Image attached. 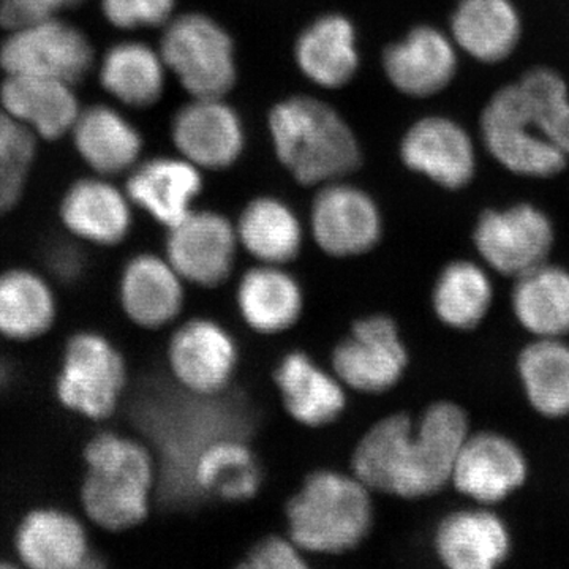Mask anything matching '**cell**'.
Listing matches in <instances>:
<instances>
[{"mask_svg":"<svg viewBox=\"0 0 569 569\" xmlns=\"http://www.w3.org/2000/svg\"><path fill=\"white\" fill-rule=\"evenodd\" d=\"M167 260L183 282L219 287L230 279L238 253V233L220 213L190 211L168 228Z\"/></svg>","mask_w":569,"mask_h":569,"instance_id":"11","label":"cell"},{"mask_svg":"<svg viewBox=\"0 0 569 569\" xmlns=\"http://www.w3.org/2000/svg\"><path fill=\"white\" fill-rule=\"evenodd\" d=\"M86 0H0V26L7 31L50 18L62 10L81 6Z\"/></svg>","mask_w":569,"mask_h":569,"instance_id":"39","label":"cell"},{"mask_svg":"<svg viewBox=\"0 0 569 569\" xmlns=\"http://www.w3.org/2000/svg\"><path fill=\"white\" fill-rule=\"evenodd\" d=\"M36 152L37 138L0 110V217L20 203Z\"/></svg>","mask_w":569,"mask_h":569,"instance_id":"37","label":"cell"},{"mask_svg":"<svg viewBox=\"0 0 569 569\" xmlns=\"http://www.w3.org/2000/svg\"><path fill=\"white\" fill-rule=\"evenodd\" d=\"M236 301L247 326L263 336L293 328L305 309L301 284L282 266L249 269L239 282Z\"/></svg>","mask_w":569,"mask_h":569,"instance_id":"26","label":"cell"},{"mask_svg":"<svg viewBox=\"0 0 569 569\" xmlns=\"http://www.w3.org/2000/svg\"><path fill=\"white\" fill-rule=\"evenodd\" d=\"M313 239L336 258L358 257L378 244L381 216L369 194L347 183L329 182L310 212Z\"/></svg>","mask_w":569,"mask_h":569,"instance_id":"14","label":"cell"},{"mask_svg":"<svg viewBox=\"0 0 569 569\" xmlns=\"http://www.w3.org/2000/svg\"><path fill=\"white\" fill-rule=\"evenodd\" d=\"M274 381L284 410L299 425H331L347 407L342 381L317 365L309 355L291 351L277 366Z\"/></svg>","mask_w":569,"mask_h":569,"instance_id":"23","label":"cell"},{"mask_svg":"<svg viewBox=\"0 0 569 569\" xmlns=\"http://www.w3.org/2000/svg\"><path fill=\"white\" fill-rule=\"evenodd\" d=\"M238 347L230 332L206 318H193L173 332L168 366L190 395L213 397L224 391L238 366Z\"/></svg>","mask_w":569,"mask_h":569,"instance_id":"12","label":"cell"},{"mask_svg":"<svg viewBox=\"0 0 569 569\" xmlns=\"http://www.w3.org/2000/svg\"><path fill=\"white\" fill-rule=\"evenodd\" d=\"M433 548L445 567L493 569L511 556V531L488 508L459 509L438 523Z\"/></svg>","mask_w":569,"mask_h":569,"instance_id":"17","label":"cell"},{"mask_svg":"<svg viewBox=\"0 0 569 569\" xmlns=\"http://www.w3.org/2000/svg\"><path fill=\"white\" fill-rule=\"evenodd\" d=\"M22 563L36 569H77L93 567L91 546L84 526L58 508L33 509L14 537Z\"/></svg>","mask_w":569,"mask_h":569,"instance_id":"22","label":"cell"},{"mask_svg":"<svg viewBox=\"0 0 569 569\" xmlns=\"http://www.w3.org/2000/svg\"><path fill=\"white\" fill-rule=\"evenodd\" d=\"M61 220L77 241L118 246L132 230V201L104 176H92L67 190Z\"/></svg>","mask_w":569,"mask_h":569,"instance_id":"19","label":"cell"},{"mask_svg":"<svg viewBox=\"0 0 569 569\" xmlns=\"http://www.w3.org/2000/svg\"><path fill=\"white\" fill-rule=\"evenodd\" d=\"M190 481L203 493L227 501L252 498L261 485V470L253 452L241 440L213 438L193 460Z\"/></svg>","mask_w":569,"mask_h":569,"instance_id":"33","label":"cell"},{"mask_svg":"<svg viewBox=\"0 0 569 569\" xmlns=\"http://www.w3.org/2000/svg\"><path fill=\"white\" fill-rule=\"evenodd\" d=\"M126 385V359L107 337L84 331L67 342L56 380V396L67 410L103 421L114 413Z\"/></svg>","mask_w":569,"mask_h":569,"instance_id":"6","label":"cell"},{"mask_svg":"<svg viewBox=\"0 0 569 569\" xmlns=\"http://www.w3.org/2000/svg\"><path fill=\"white\" fill-rule=\"evenodd\" d=\"M516 88L531 126L569 157V97L563 78L549 69H535Z\"/></svg>","mask_w":569,"mask_h":569,"instance_id":"36","label":"cell"},{"mask_svg":"<svg viewBox=\"0 0 569 569\" xmlns=\"http://www.w3.org/2000/svg\"><path fill=\"white\" fill-rule=\"evenodd\" d=\"M236 233L247 252L261 264L283 266L301 252V222L276 198H257L247 206Z\"/></svg>","mask_w":569,"mask_h":569,"instance_id":"34","label":"cell"},{"mask_svg":"<svg viewBox=\"0 0 569 569\" xmlns=\"http://www.w3.org/2000/svg\"><path fill=\"white\" fill-rule=\"evenodd\" d=\"M493 295L492 280L482 266L468 260L452 261L433 284V312L448 328L471 331L488 317Z\"/></svg>","mask_w":569,"mask_h":569,"instance_id":"35","label":"cell"},{"mask_svg":"<svg viewBox=\"0 0 569 569\" xmlns=\"http://www.w3.org/2000/svg\"><path fill=\"white\" fill-rule=\"evenodd\" d=\"M332 372L343 387L362 395H381L402 380L407 348L396 321L370 316L356 321L350 335L332 351Z\"/></svg>","mask_w":569,"mask_h":569,"instance_id":"9","label":"cell"},{"mask_svg":"<svg viewBox=\"0 0 569 569\" xmlns=\"http://www.w3.org/2000/svg\"><path fill=\"white\" fill-rule=\"evenodd\" d=\"M58 302L48 280L31 269L0 274V332L18 342L39 339L50 331Z\"/></svg>","mask_w":569,"mask_h":569,"instance_id":"32","label":"cell"},{"mask_svg":"<svg viewBox=\"0 0 569 569\" xmlns=\"http://www.w3.org/2000/svg\"><path fill=\"white\" fill-rule=\"evenodd\" d=\"M176 0H100L103 17L121 31L159 28L173 18Z\"/></svg>","mask_w":569,"mask_h":569,"instance_id":"38","label":"cell"},{"mask_svg":"<svg viewBox=\"0 0 569 569\" xmlns=\"http://www.w3.org/2000/svg\"><path fill=\"white\" fill-rule=\"evenodd\" d=\"M481 133L490 156L512 173L550 178L567 167L568 157L527 121L516 84L493 93L482 111Z\"/></svg>","mask_w":569,"mask_h":569,"instance_id":"10","label":"cell"},{"mask_svg":"<svg viewBox=\"0 0 569 569\" xmlns=\"http://www.w3.org/2000/svg\"><path fill=\"white\" fill-rule=\"evenodd\" d=\"M96 62L89 37L77 26L50 18L9 31L0 47L6 74H32L77 84Z\"/></svg>","mask_w":569,"mask_h":569,"instance_id":"7","label":"cell"},{"mask_svg":"<svg viewBox=\"0 0 569 569\" xmlns=\"http://www.w3.org/2000/svg\"><path fill=\"white\" fill-rule=\"evenodd\" d=\"M201 187L200 168L189 160L157 157L132 168L127 194L157 222L171 228L192 211Z\"/></svg>","mask_w":569,"mask_h":569,"instance_id":"24","label":"cell"},{"mask_svg":"<svg viewBox=\"0 0 569 569\" xmlns=\"http://www.w3.org/2000/svg\"><path fill=\"white\" fill-rule=\"evenodd\" d=\"M451 31L460 48L481 62L507 59L520 39V21L509 0H462Z\"/></svg>","mask_w":569,"mask_h":569,"instance_id":"29","label":"cell"},{"mask_svg":"<svg viewBox=\"0 0 569 569\" xmlns=\"http://www.w3.org/2000/svg\"><path fill=\"white\" fill-rule=\"evenodd\" d=\"M370 490L355 475H310L287 507L288 530L305 553L336 556L361 545L372 527Z\"/></svg>","mask_w":569,"mask_h":569,"instance_id":"4","label":"cell"},{"mask_svg":"<svg viewBox=\"0 0 569 569\" xmlns=\"http://www.w3.org/2000/svg\"><path fill=\"white\" fill-rule=\"evenodd\" d=\"M400 156L410 170L427 176L438 186L458 190L475 174V148L470 137L451 119H421L408 130Z\"/></svg>","mask_w":569,"mask_h":569,"instance_id":"16","label":"cell"},{"mask_svg":"<svg viewBox=\"0 0 569 569\" xmlns=\"http://www.w3.org/2000/svg\"><path fill=\"white\" fill-rule=\"evenodd\" d=\"M470 436L466 410L441 400L415 422L406 413L380 419L353 452V475L370 490L422 498L451 482L460 448Z\"/></svg>","mask_w":569,"mask_h":569,"instance_id":"1","label":"cell"},{"mask_svg":"<svg viewBox=\"0 0 569 569\" xmlns=\"http://www.w3.org/2000/svg\"><path fill=\"white\" fill-rule=\"evenodd\" d=\"M99 77L104 91L119 103L149 108L162 97L167 67L149 44L121 41L103 56Z\"/></svg>","mask_w":569,"mask_h":569,"instance_id":"30","label":"cell"},{"mask_svg":"<svg viewBox=\"0 0 569 569\" xmlns=\"http://www.w3.org/2000/svg\"><path fill=\"white\" fill-rule=\"evenodd\" d=\"M47 266L51 276L61 282H77L86 269L84 250L77 241H59L47 252Z\"/></svg>","mask_w":569,"mask_h":569,"instance_id":"41","label":"cell"},{"mask_svg":"<svg viewBox=\"0 0 569 569\" xmlns=\"http://www.w3.org/2000/svg\"><path fill=\"white\" fill-rule=\"evenodd\" d=\"M82 456L88 467L81 486L86 516L108 531L140 526L159 481L149 448L134 438L103 432L88 441Z\"/></svg>","mask_w":569,"mask_h":569,"instance_id":"2","label":"cell"},{"mask_svg":"<svg viewBox=\"0 0 569 569\" xmlns=\"http://www.w3.org/2000/svg\"><path fill=\"white\" fill-rule=\"evenodd\" d=\"M11 381V369L3 359H0V395L6 391Z\"/></svg>","mask_w":569,"mask_h":569,"instance_id":"42","label":"cell"},{"mask_svg":"<svg viewBox=\"0 0 569 569\" xmlns=\"http://www.w3.org/2000/svg\"><path fill=\"white\" fill-rule=\"evenodd\" d=\"M159 52L164 67L193 99H223L233 89V40L206 14L171 18L164 24Z\"/></svg>","mask_w":569,"mask_h":569,"instance_id":"5","label":"cell"},{"mask_svg":"<svg viewBox=\"0 0 569 569\" xmlns=\"http://www.w3.org/2000/svg\"><path fill=\"white\" fill-rule=\"evenodd\" d=\"M479 257L498 274L518 277L548 263L556 233L545 212L531 204L481 213L473 233Z\"/></svg>","mask_w":569,"mask_h":569,"instance_id":"8","label":"cell"},{"mask_svg":"<svg viewBox=\"0 0 569 569\" xmlns=\"http://www.w3.org/2000/svg\"><path fill=\"white\" fill-rule=\"evenodd\" d=\"M171 137L182 159L203 170H224L244 149V130L222 99H193L178 112Z\"/></svg>","mask_w":569,"mask_h":569,"instance_id":"15","label":"cell"},{"mask_svg":"<svg viewBox=\"0 0 569 569\" xmlns=\"http://www.w3.org/2000/svg\"><path fill=\"white\" fill-rule=\"evenodd\" d=\"M119 299L134 325L160 329L181 316L183 280L167 258L137 254L123 268Z\"/></svg>","mask_w":569,"mask_h":569,"instance_id":"21","label":"cell"},{"mask_svg":"<svg viewBox=\"0 0 569 569\" xmlns=\"http://www.w3.org/2000/svg\"><path fill=\"white\" fill-rule=\"evenodd\" d=\"M70 134L81 159L104 178L132 170L140 159L141 133L121 111L108 104L81 108Z\"/></svg>","mask_w":569,"mask_h":569,"instance_id":"25","label":"cell"},{"mask_svg":"<svg viewBox=\"0 0 569 569\" xmlns=\"http://www.w3.org/2000/svg\"><path fill=\"white\" fill-rule=\"evenodd\" d=\"M241 568L299 569L307 568V561L293 539L272 537L254 546Z\"/></svg>","mask_w":569,"mask_h":569,"instance_id":"40","label":"cell"},{"mask_svg":"<svg viewBox=\"0 0 569 569\" xmlns=\"http://www.w3.org/2000/svg\"><path fill=\"white\" fill-rule=\"evenodd\" d=\"M511 309L535 339H565L569 335L568 269L545 263L518 277Z\"/></svg>","mask_w":569,"mask_h":569,"instance_id":"27","label":"cell"},{"mask_svg":"<svg viewBox=\"0 0 569 569\" xmlns=\"http://www.w3.org/2000/svg\"><path fill=\"white\" fill-rule=\"evenodd\" d=\"M74 86L32 74H7L0 84V110L36 138L56 141L70 133L81 112Z\"/></svg>","mask_w":569,"mask_h":569,"instance_id":"18","label":"cell"},{"mask_svg":"<svg viewBox=\"0 0 569 569\" xmlns=\"http://www.w3.org/2000/svg\"><path fill=\"white\" fill-rule=\"evenodd\" d=\"M295 56L310 81L321 88H342L359 66L353 24L340 14H326L301 33Z\"/></svg>","mask_w":569,"mask_h":569,"instance_id":"28","label":"cell"},{"mask_svg":"<svg viewBox=\"0 0 569 569\" xmlns=\"http://www.w3.org/2000/svg\"><path fill=\"white\" fill-rule=\"evenodd\" d=\"M269 130L280 162L306 186L336 182L361 164V148L350 126L312 97L277 103Z\"/></svg>","mask_w":569,"mask_h":569,"instance_id":"3","label":"cell"},{"mask_svg":"<svg viewBox=\"0 0 569 569\" xmlns=\"http://www.w3.org/2000/svg\"><path fill=\"white\" fill-rule=\"evenodd\" d=\"M383 69L397 91L429 97L443 91L455 78L458 58L443 33L422 26L385 51Z\"/></svg>","mask_w":569,"mask_h":569,"instance_id":"20","label":"cell"},{"mask_svg":"<svg viewBox=\"0 0 569 569\" xmlns=\"http://www.w3.org/2000/svg\"><path fill=\"white\" fill-rule=\"evenodd\" d=\"M527 479L529 462L522 449L497 432L470 433L451 475L452 486L482 507L507 500Z\"/></svg>","mask_w":569,"mask_h":569,"instance_id":"13","label":"cell"},{"mask_svg":"<svg viewBox=\"0 0 569 569\" xmlns=\"http://www.w3.org/2000/svg\"><path fill=\"white\" fill-rule=\"evenodd\" d=\"M520 387L542 418L569 417V346L563 339H535L518 356Z\"/></svg>","mask_w":569,"mask_h":569,"instance_id":"31","label":"cell"}]
</instances>
